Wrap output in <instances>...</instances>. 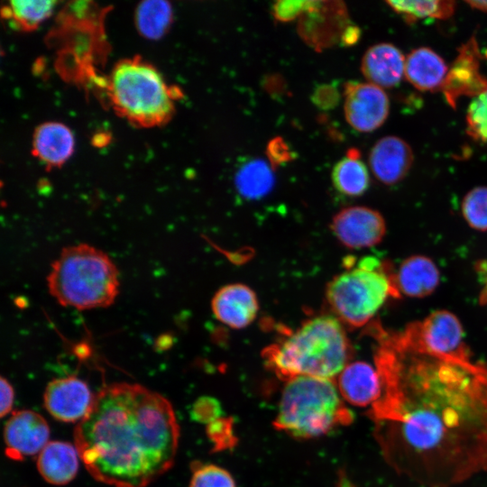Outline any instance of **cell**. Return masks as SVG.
Returning <instances> with one entry per match:
<instances>
[{"mask_svg":"<svg viewBox=\"0 0 487 487\" xmlns=\"http://www.w3.org/2000/svg\"><path fill=\"white\" fill-rule=\"evenodd\" d=\"M380 399L369 417L387 464L423 487H455L487 471V362L437 354L407 327L373 322Z\"/></svg>","mask_w":487,"mask_h":487,"instance_id":"6da1fadb","label":"cell"},{"mask_svg":"<svg viewBox=\"0 0 487 487\" xmlns=\"http://www.w3.org/2000/svg\"><path fill=\"white\" fill-rule=\"evenodd\" d=\"M179 428L170 402L146 387H103L74 430L86 469L113 487H146L173 464Z\"/></svg>","mask_w":487,"mask_h":487,"instance_id":"7a4b0ae2","label":"cell"},{"mask_svg":"<svg viewBox=\"0 0 487 487\" xmlns=\"http://www.w3.org/2000/svg\"><path fill=\"white\" fill-rule=\"evenodd\" d=\"M262 356L285 381L299 376L333 380L350 363L353 348L344 325L333 315H320L265 347Z\"/></svg>","mask_w":487,"mask_h":487,"instance_id":"3957f363","label":"cell"},{"mask_svg":"<svg viewBox=\"0 0 487 487\" xmlns=\"http://www.w3.org/2000/svg\"><path fill=\"white\" fill-rule=\"evenodd\" d=\"M46 280L60 305L78 310L110 307L119 294L117 267L105 252L87 244L64 247Z\"/></svg>","mask_w":487,"mask_h":487,"instance_id":"277c9868","label":"cell"},{"mask_svg":"<svg viewBox=\"0 0 487 487\" xmlns=\"http://www.w3.org/2000/svg\"><path fill=\"white\" fill-rule=\"evenodd\" d=\"M353 418L333 380L299 376L286 381L273 427L294 438L309 439L347 426Z\"/></svg>","mask_w":487,"mask_h":487,"instance_id":"5b68a950","label":"cell"},{"mask_svg":"<svg viewBox=\"0 0 487 487\" xmlns=\"http://www.w3.org/2000/svg\"><path fill=\"white\" fill-rule=\"evenodd\" d=\"M108 93L115 109L138 125H158L173 114L176 93L152 65L139 58L115 66Z\"/></svg>","mask_w":487,"mask_h":487,"instance_id":"8992f818","label":"cell"},{"mask_svg":"<svg viewBox=\"0 0 487 487\" xmlns=\"http://www.w3.org/2000/svg\"><path fill=\"white\" fill-rule=\"evenodd\" d=\"M399 296L393 272L370 256L334 277L326 289V299L333 316L351 328L369 323L387 298Z\"/></svg>","mask_w":487,"mask_h":487,"instance_id":"52a82bcc","label":"cell"},{"mask_svg":"<svg viewBox=\"0 0 487 487\" xmlns=\"http://www.w3.org/2000/svg\"><path fill=\"white\" fill-rule=\"evenodd\" d=\"M350 25L345 5L341 1H308L306 12L299 17L298 32L317 51L341 41Z\"/></svg>","mask_w":487,"mask_h":487,"instance_id":"ba28073f","label":"cell"},{"mask_svg":"<svg viewBox=\"0 0 487 487\" xmlns=\"http://www.w3.org/2000/svg\"><path fill=\"white\" fill-rule=\"evenodd\" d=\"M344 94L345 119L356 131H374L387 119L390 101L381 87L369 82L349 81Z\"/></svg>","mask_w":487,"mask_h":487,"instance_id":"9c48e42d","label":"cell"},{"mask_svg":"<svg viewBox=\"0 0 487 487\" xmlns=\"http://www.w3.org/2000/svg\"><path fill=\"white\" fill-rule=\"evenodd\" d=\"M406 327L426 349L442 354H470L464 342V330L457 317L448 310H436L422 321Z\"/></svg>","mask_w":487,"mask_h":487,"instance_id":"30bf717a","label":"cell"},{"mask_svg":"<svg viewBox=\"0 0 487 487\" xmlns=\"http://www.w3.org/2000/svg\"><path fill=\"white\" fill-rule=\"evenodd\" d=\"M331 230L345 247L362 249L373 246L382 240L386 224L378 211L356 206L335 214L331 222Z\"/></svg>","mask_w":487,"mask_h":487,"instance_id":"8fae6325","label":"cell"},{"mask_svg":"<svg viewBox=\"0 0 487 487\" xmlns=\"http://www.w3.org/2000/svg\"><path fill=\"white\" fill-rule=\"evenodd\" d=\"M49 438L47 421L32 410L13 412L4 428L5 454L13 460L38 455L50 442Z\"/></svg>","mask_w":487,"mask_h":487,"instance_id":"7c38bea8","label":"cell"},{"mask_svg":"<svg viewBox=\"0 0 487 487\" xmlns=\"http://www.w3.org/2000/svg\"><path fill=\"white\" fill-rule=\"evenodd\" d=\"M94 397L87 382L71 375L51 381L44 391L43 402L54 418L79 422L88 412Z\"/></svg>","mask_w":487,"mask_h":487,"instance_id":"4fadbf2b","label":"cell"},{"mask_svg":"<svg viewBox=\"0 0 487 487\" xmlns=\"http://www.w3.org/2000/svg\"><path fill=\"white\" fill-rule=\"evenodd\" d=\"M480 51L474 37L462 45L441 88L446 101L455 107L460 96H476L487 91V78L480 72Z\"/></svg>","mask_w":487,"mask_h":487,"instance_id":"5bb4252c","label":"cell"},{"mask_svg":"<svg viewBox=\"0 0 487 487\" xmlns=\"http://www.w3.org/2000/svg\"><path fill=\"white\" fill-rule=\"evenodd\" d=\"M215 317L224 325L241 329L248 326L259 311L253 289L244 283H230L220 288L211 300Z\"/></svg>","mask_w":487,"mask_h":487,"instance_id":"9a60e30c","label":"cell"},{"mask_svg":"<svg viewBox=\"0 0 487 487\" xmlns=\"http://www.w3.org/2000/svg\"><path fill=\"white\" fill-rule=\"evenodd\" d=\"M413 160V152L404 140L386 136L380 139L371 150L369 164L377 179L392 185L404 179Z\"/></svg>","mask_w":487,"mask_h":487,"instance_id":"2e32d148","label":"cell"},{"mask_svg":"<svg viewBox=\"0 0 487 487\" xmlns=\"http://www.w3.org/2000/svg\"><path fill=\"white\" fill-rule=\"evenodd\" d=\"M336 381L341 397L354 406L372 405L381 395L382 384L379 372L363 361L350 362Z\"/></svg>","mask_w":487,"mask_h":487,"instance_id":"e0dca14e","label":"cell"},{"mask_svg":"<svg viewBox=\"0 0 487 487\" xmlns=\"http://www.w3.org/2000/svg\"><path fill=\"white\" fill-rule=\"evenodd\" d=\"M405 60L401 51L391 43L370 47L363 56L361 70L365 78L381 88L397 86L404 75Z\"/></svg>","mask_w":487,"mask_h":487,"instance_id":"ac0fdd59","label":"cell"},{"mask_svg":"<svg viewBox=\"0 0 487 487\" xmlns=\"http://www.w3.org/2000/svg\"><path fill=\"white\" fill-rule=\"evenodd\" d=\"M439 271L435 262L424 255L406 258L393 272V282L400 294L410 298H424L437 288Z\"/></svg>","mask_w":487,"mask_h":487,"instance_id":"d6986e66","label":"cell"},{"mask_svg":"<svg viewBox=\"0 0 487 487\" xmlns=\"http://www.w3.org/2000/svg\"><path fill=\"white\" fill-rule=\"evenodd\" d=\"M78 457L75 445L63 441H50L37 456V469L47 482L65 485L78 473Z\"/></svg>","mask_w":487,"mask_h":487,"instance_id":"ffe728a7","label":"cell"},{"mask_svg":"<svg viewBox=\"0 0 487 487\" xmlns=\"http://www.w3.org/2000/svg\"><path fill=\"white\" fill-rule=\"evenodd\" d=\"M447 72L445 60L429 48L415 49L406 57L404 76L418 90H441Z\"/></svg>","mask_w":487,"mask_h":487,"instance_id":"44dd1931","label":"cell"},{"mask_svg":"<svg viewBox=\"0 0 487 487\" xmlns=\"http://www.w3.org/2000/svg\"><path fill=\"white\" fill-rule=\"evenodd\" d=\"M73 147L74 138L71 131L60 123H44L34 132L33 154L49 166L64 163L71 155Z\"/></svg>","mask_w":487,"mask_h":487,"instance_id":"7402d4cb","label":"cell"},{"mask_svg":"<svg viewBox=\"0 0 487 487\" xmlns=\"http://www.w3.org/2000/svg\"><path fill=\"white\" fill-rule=\"evenodd\" d=\"M273 168L262 159H252L236 171L234 185L239 195L246 199H259L274 185Z\"/></svg>","mask_w":487,"mask_h":487,"instance_id":"603a6c76","label":"cell"},{"mask_svg":"<svg viewBox=\"0 0 487 487\" xmlns=\"http://www.w3.org/2000/svg\"><path fill=\"white\" fill-rule=\"evenodd\" d=\"M359 159V151L352 148L348 150L346 157L338 161L333 169V184L343 195L361 196L369 187L368 170Z\"/></svg>","mask_w":487,"mask_h":487,"instance_id":"cb8c5ba5","label":"cell"},{"mask_svg":"<svg viewBox=\"0 0 487 487\" xmlns=\"http://www.w3.org/2000/svg\"><path fill=\"white\" fill-rule=\"evenodd\" d=\"M172 8L163 0H147L140 3L135 12L138 32L145 38L157 40L163 36L172 21Z\"/></svg>","mask_w":487,"mask_h":487,"instance_id":"d4e9b609","label":"cell"},{"mask_svg":"<svg viewBox=\"0 0 487 487\" xmlns=\"http://www.w3.org/2000/svg\"><path fill=\"white\" fill-rule=\"evenodd\" d=\"M386 3L410 24L424 18L447 19L454 14L455 10V2L451 0L387 1Z\"/></svg>","mask_w":487,"mask_h":487,"instance_id":"484cf974","label":"cell"},{"mask_svg":"<svg viewBox=\"0 0 487 487\" xmlns=\"http://www.w3.org/2000/svg\"><path fill=\"white\" fill-rule=\"evenodd\" d=\"M54 4L53 1H11L7 13L23 29H32L50 15Z\"/></svg>","mask_w":487,"mask_h":487,"instance_id":"4316f807","label":"cell"},{"mask_svg":"<svg viewBox=\"0 0 487 487\" xmlns=\"http://www.w3.org/2000/svg\"><path fill=\"white\" fill-rule=\"evenodd\" d=\"M462 214L472 228L487 231V187L474 188L464 196Z\"/></svg>","mask_w":487,"mask_h":487,"instance_id":"83f0119b","label":"cell"},{"mask_svg":"<svg viewBox=\"0 0 487 487\" xmlns=\"http://www.w3.org/2000/svg\"><path fill=\"white\" fill-rule=\"evenodd\" d=\"M189 487H236L231 473L211 464H194Z\"/></svg>","mask_w":487,"mask_h":487,"instance_id":"f1b7e54d","label":"cell"},{"mask_svg":"<svg viewBox=\"0 0 487 487\" xmlns=\"http://www.w3.org/2000/svg\"><path fill=\"white\" fill-rule=\"evenodd\" d=\"M466 132L475 141L487 142V91L473 97L470 103Z\"/></svg>","mask_w":487,"mask_h":487,"instance_id":"f546056e","label":"cell"},{"mask_svg":"<svg viewBox=\"0 0 487 487\" xmlns=\"http://www.w3.org/2000/svg\"><path fill=\"white\" fill-rule=\"evenodd\" d=\"M206 432L208 439L213 444L214 452L231 449L237 443L232 418L221 417L217 418L207 425Z\"/></svg>","mask_w":487,"mask_h":487,"instance_id":"4dcf8cb0","label":"cell"},{"mask_svg":"<svg viewBox=\"0 0 487 487\" xmlns=\"http://www.w3.org/2000/svg\"><path fill=\"white\" fill-rule=\"evenodd\" d=\"M222 413V407L218 400L210 396L199 397L190 409L191 418L206 425L223 417Z\"/></svg>","mask_w":487,"mask_h":487,"instance_id":"1f68e13d","label":"cell"},{"mask_svg":"<svg viewBox=\"0 0 487 487\" xmlns=\"http://www.w3.org/2000/svg\"><path fill=\"white\" fill-rule=\"evenodd\" d=\"M308 1L281 0L272 6V14L276 21L286 23L300 17L308 9Z\"/></svg>","mask_w":487,"mask_h":487,"instance_id":"d6a6232c","label":"cell"},{"mask_svg":"<svg viewBox=\"0 0 487 487\" xmlns=\"http://www.w3.org/2000/svg\"><path fill=\"white\" fill-rule=\"evenodd\" d=\"M267 156L270 164L274 169V167L290 161L292 152L288 143L281 137H275L267 145Z\"/></svg>","mask_w":487,"mask_h":487,"instance_id":"836d02e7","label":"cell"},{"mask_svg":"<svg viewBox=\"0 0 487 487\" xmlns=\"http://www.w3.org/2000/svg\"><path fill=\"white\" fill-rule=\"evenodd\" d=\"M311 99L317 107L321 109H331L338 104L340 96L334 86L321 85L316 88Z\"/></svg>","mask_w":487,"mask_h":487,"instance_id":"e575fe53","label":"cell"},{"mask_svg":"<svg viewBox=\"0 0 487 487\" xmlns=\"http://www.w3.org/2000/svg\"><path fill=\"white\" fill-rule=\"evenodd\" d=\"M1 407L0 415L4 418L10 413L14 405V391L11 383L5 378L1 377Z\"/></svg>","mask_w":487,"mask_h":487,"instance_id":"d590c367","label":"cell"},{"mask_svg":"<svg viewBox=\"0 0 487 487\" xmlns=\"http://www.w3.org/2000/svg\"><path fill=\"white\" fill-rule=\"evenodd\" d=\"M361 36L359 27L350 24L344 32L340 42L345 46H352L355 44Z\"/></svg>","mask_w":487,"mask_h":487,"instance_id":"8d00e7d4","label":"cell"},{"mask_svg":"<svg viewBox=\"0 0 487 487\" xmlns=\"http://www.w3.org/2000/svg\"><path fill=\"white\" fill-rule=\"evenodd\" d=\"M466 4L468 5H470L473 9L487 13V1L486 0H483V1H476V0H474V1H466Z\"/></svg>","mask_w":487,"mask_h":487,"instance_id":"74e56055","label":"cell"},{"mask_svg":"<svg viewBox=\"0 0 487 487\" xmlns=\"http://www.w3.org/2000/svg\"><path fill=\"white\" fill-rule=\"evenodd\" d=\"M337 487H356V486L353 483V482L348 478V476L345 473L341 472L339 474Z\"/></svg>","mask_w":487,"mask_h":487,"instance_id":"f35d334b","label":"cell"},{"mask_svg":"<svg viewBox=\"0 0 487 487\" xmlns=\"http://www.w3.org/2000/svg\"><path fill=\"white\" fill-rule=\"evenodd\" d=\"M480 302L482 305L487 304V268H486V271H485L483 287H482V292L480 294Z\"/></svg>","mask_w":487,"mask_h":487,"instance_id":"ab89813d","label":"cell"}]
</instances>
